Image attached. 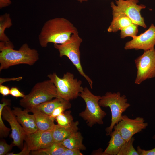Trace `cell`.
<instances>
[{"instance_id":"obj_1","label":"cell","mask_w":155,"mask_h":155,"mask_svg":"<svg viewBox=\"0 0 155 155\" xmlns=\"http://www.w3.org/2000/svg\"><path fill=\"white\" fill-rule=\"evenodd\" d=\"M78 32L73 24L63 18L49 20L44 24L38 36L41 46L46 47L49 43L61 44L68 40L73 33Z\"/></svg>"},{"instance_id":"obj_2","label":"cell","mask_w":155,"mask_h":155,"mask_svg":"<svg viewBox=\"0 0 155 155\" xmlns=\"http://www.w3.org/2000/svg\"><path fill=\"white\" fill-rule=\"evenodd\" d=\"M11 42H0V71L10 67L20 64L33 65L39 59L37 51L31 49L27 43L18 50L13 49Z\"/></svg>"},{"instance_id":"obj_3","label":"cell","mask_w":155,"mask_h":155,"mask_svg":"<svg viewBox=\"0 0 155 155\" xmlns=\"http://www.w3.org/2000/svg\"><path fill=\"white\" fill-rule=\"evenodd\" d=\"M58 96L56 88L50 79L38 82L30 92L20 100V105L28 110Z\"/></svg>"},{"instance_id":"obj_4","label":"cell","mask_w":155,"mask_h":155,"mask_svg":"<svg viewBox=\"0 0 155 155\" xmlns=\"http://www.w3.org/2000/svg\"><path fill=\"white\" fill-rule=\"evenodd\" d=\"M127 100L126 96L121 95L119 92H107L101 96L99 101V105L104 107H109L111 114V124L105 129L107 136L110 135L114 126L122 120L123 113L130 106Z\"/></svg>"},{"instance_id":"obj_5","label":"cell","mask_w":155,"mask_h":155,"mask_svg":"<svg viewBox=\"0 0 155 155\" xmlns=\"http://www.w3.org/2000/svg\"><path fill=\"white\" fill-rule=\"evenodd\" d=\"M79 96L84 100L86 107L79 115L86 121L87 125L91 127L96 124H103V120L107 113L101 108L99 104L101 96L94 95L86 87L84 88Z\"/></svg>"},{"instance_id":"obj_6","label":"cell","mask_w":155,"mask_h":155,"mask_svg":"<svg viewBox=\"0 0 155 155\" xmlns=\"http://www.w3.org/2000/svg\"><path fill=\"white\" fill-rule=\"evenodd\" d=\"M47 76L55 86L58 96L67 101L77 98L84 89L82 81L75 78L73 74L70 72L64 74L62 78L55 73Z\"/></svg>"},{"instance_id":"obj_7","label":"cell","mask_w":155,"mask_h":155,"mask_svg":"<svg viewBox=\"0 0 155 155\" xmlns=\"http://www.w3.org/2000/svg\"><path fill=\"white\" fill-rule=\"evenodd\" d=\"M82 40L79 36L78 32L73 34L70 38L61 44H54V47L59 51V56L67 57L76 68L79 73L88 83L91 89L93 82L83 71L80 60V47Z\"/></svg>"},{"instance_id":"obj_8","label":"cell","mask_w":155,"mask_h":155,"mask_svg":"<svg viewBox=\"0 0 155 155\" xmlns=\"http://www.w3.org/2000/svg\"><path fill=\"white\" fill-rule=\"evenodd\" d=\"M139 0H116L115 5L114 2L111 3L112 11L123 13L127 16L134 24L144 28L146 26L144 18L140 13L141 10L146 7L142 4L138 5Z\"/></svg>"},{"instance_id":"obj_9","label":"cell","mask_w":155,"mask_h":155,"mask_svg":"<svg viewBox=\"0 0 155 155\" xmlns=\"http://www.w3.org/2000/svg\"><path fill=\"white\" fill-rule=\"evenodd\" d=\"M137 75L135 83L140 84L147 79L155 77V49L144 51L135 60Z\"/></svg>"},{"instance_id":"obj_10","label":"cell","mask_w":155,"mask_h":155,"mask_svg":"<svg viewBox=\"0 0 155 155\" xmlns=\"http://www.w3.org/2000/svg\"><path fill=\"white\" fill-rule=\"evenodd\" d=\"M148 126V123L145 122L142 117H138L131 119L124 115H122V120L114 126L113 129L117 130L127 142L135 134L142 131Z\"/></svg>"},{"instance_id":"obj_11","label":"cell","mask_w":155,"mask_h":155,"mask_svg":"<svg viewBox=\"0 0 155 155\" xmlns=\"http://www.w3.org/2000/svg\"><path fill=\"white\" fill-rule=\"evenodd\" d=\"M2 116L3 119L7 121L11 126L12 130L11 137L13 139L12 142L15 146L22 150L26 133L9 106H5L4 107L2 112Z\"/></svg>"},{"instance_id":"obj_12","label":"cell","mask_w":155,"mask_h":155,"mask_svg":"<svg viewBox=\"0 0 155 155\" xmlns=\"http://www.w3.org/2000/svg\"><path fill=\"white\" fill-rule=\"evenodd\" d=\"M155 45V26L152 24L144 32L127 42L124 48L125 50L142 49L145 51L154 49Z\"/></svg>"},{"instance_id":"obj_13","label":"cell","mask_w":155,"mask_h":155,"mask_svg":"<svg viewBox=\"0 0 155 155\" xmlns=\"http://www.w3.org/2000/svg\"><path fill=\"white\" fill-rule=\"evenodd\" d=\"M24 140L31 151L47 148L54 142L51 130L35 132L26 134Z\"/></svg>"},{"instance_id":"obj_14","label":"cell","mask_w":155,"mask_h":155,"mask_svg":"<svg viewBox=\"0 0 155 155\" xmlns=\"http://www.w3.org/2000/svg\"><path fill=\"white\" fill-rule=\"evenodd\" d=\"M12 111L26 134L34 133L38 129L34 115L29 114L28 109L22 110L20 108L14 107Z\"/></svg>"},{"instance_id":"obj_15","label":"cell","mask_w":155,"mask_h":155,"mask_svg":"<svg viewBox=\"0 0 155 155\" xmlns=\"http://www.w3.org/2000/svg\"><path fill=\"white\" fill-rule=\"evenodd\" d=\"M78 121H74L70 126L67 127L61 126L55 124L51 130L54 142H61L68 138L74 133L78 131Z\"/></svg>"},{"instance_id":"obj_16","label":"cell","mask_w":155,"mask_h":155,"mask_svg":"<svg viewBox=\"0 0 155 155\" xmlns=\"http://www.w3.org/2000/svg\"><path fill=\"white\" fill-rule=\"evenodd\" d=\"M34 115L38 130L42 131L51 130L55 125L54 120L36 107L28 110Z\"/></svg>"},{"instance_id":"obj_17","label":"cell","mask_w":155,"mask_h":155,"mask_svg":"<svg viewBox=\"0 0 155 155\" xmlns=\"http://www.w3.org/2000/svg\"><path fill=\"white\" fill-rule=\"evenodd\" d=\"M110 135L111 137L110 140L104 152L105 155H117L126 141L117 130L114 129Z\"/></svg>"},{"instance_id":"obj_18","label":"cell","mask_w":155,"mask_h":155,"mask_svg":"<svg viewBox=\"0 0 155 155\" xmlns=\"http://www.w3.org/2000/svg\"><path fill=\"white\" fill-rule=\"evenodd\" d=\"M113 19L107 29L109 32H115L132 23L131 20L125 14L112 11Z\"/></svg>"},{"instance_id":"obj_19","label":"cell","mask_w":155,"mask_h":155,"mask_svg":"<svg viewBox=\"0 0 155 155\" xmlns=\"http://www.w3.org/2000/svg\"><path fill=\"white\" fill-rule=\"evenodd\" d=\"M66 148L61 142H54L46 148L31 151L30 154L33 155H62Z\"/></svg>"},{"instance_id":"obj_20","label":"cell","mask_w":155,"mask_h":155,"mask_svg":"<svg viewBox=\"0 0 155 155\" xmlns=\"http://www.w3.org/2000/svg\"><path fill=\"white\" fill-rule=\"evenodd\" d=\"M69 102V101L61 98L57 97L42 103L35 107L43 113L50 116L56 108L67 104Z\"/></svg>"},{"instance_id":"obj_21","label":"cell","mask_w":155,"mask_h":155,"mask_svg":"<svg viewBox=\"0 0 155 155\" xmlns=\"http://www.w3.org/2000/svg\"><path fill=\"white\" fill-rule=\"evenodd\" d=\"M83 137L81 134L78 131L61 142L67 148L85 150L86 147L83 144Z\"/></svg>"},{"instance_id":"obj_22","label":"cell","mask_w":155,"mask_h":155,"mask_svg":"<svg viewBox=\"0 0 155 155\" xmlns=\"http://www.w3.org/2000/svg\"><path fill=\"white\" fill-rule=\"evenodd\" d=\"M10 15L8 13L0 16V41L5 43L10 42L8 37L5 33L6 29L9 28L12 25Z\"/></svg>"},{"instance_id":"obj_23","label":"cell","mask_w":155,"mask_h":155,"mask_svg":"<svg viewBox=\"0 0 155 155\" xmlns=\"http://www.w3.org/2000/svg\"><path fill=\"white\" fill-rule=\"evenodd\" d=\"M2 103L0 104V136L1 138L7 137L9 133L10 129L6 127L3 121L2 112L4 107L11 104V100L3 98L1 100Z\"/></svg>"},{"instance_id":"obj_24","label":"cell","mask_w":155,"mask_h":155,"mask_svg":"<svg viewBox=\"0 0 155 155\" xmlns=\"http://www.w3.org/2000/svg\"><path fill=\"white\" fill-rule=\"evenodd\" d=\"M71 113L70 110L67 111L57 116L55 119L57 124L63 127L70 126L74 121Z\"/></svg>"},{"instance_id":"obj_25","label":"cell","mask_w":155,"mask_h":155,"mask_svg":"<svg viewBox=\"0 0 155 155\" xmlns=\"http://www.w3.org/2000/svg\"><path fill=\"white\" fill-rule=\"evenodd\" d=\"M134 140L135 139L133 137L126 142L122 147L117 155H139L133 146Z\"/></svg>"},{"instance_id":"obj_26","label":"cell","mask_w":155,"mask_h":155,"mask_svg":"<svg viewBox=\"0 0 155 155\" xmlns=\"http://www.w3.org/2000/svg\"><path fill=\"white\" fill-rule=\"evenodd\" d=\"M138 25L132 23L121 30L120 37L124 38L127 37L132 38L137 36L138 31Z\"/></svg>"},{"instance_id":"obj_27","label":"cell","mask_w":155,"mask_h":155,"mask_svg":"<svg viewBox=\"0 0 155 155\" xmlns=\"http://www.w3.org/2000/svg\"><path fill=\"white\" fill-rule=\"evenodd\" d=\"M71 107V104L70 102L67 104L60 106L53 110L50 117L55 120L57 116L63 113L65 110L70 109Z\"/></svg>"},{"instance_id":"obj_28","label":"cell","mask_w":155,"mask_h":155,"mask_svg":"<svg viewBox=\"0 0 155 155\" xmlns=\"http://www.w3.org/2000/svg\"><path fill=\"white\" fill-rule=\"evenodd\" d=\"M15 145L12 142L11 144H8L3 139L0 141V155H6L8 152L10 151Z\"/></svg>"},{"instance_id":"obj_29","label":"cell","mask_w":155,"mask_h":155,"mask_svg":"<svg viewBox=\"0 0 155 155\" xmlns=\"http://www.w3.org/2000/svg\"><path fill=\"white\" fill-rule=\"evenodd\" d=\"M31 151L29 149L28 147L25 142L23 147L22 151L20 152L17 153H13V152L8 153L6 155H28L30 154Z\"/></svg>"},{"instance_id":"obj_30","label":"cell","mask_w":155,"mask_h":155,"mask_svg":"<svg viewBox=\"0 0 155 155\" xmlns=\"http://www.w3.org/2000/svg\"><path fill=\"white\" fill-rule=\"evenodd\" d=\"M137 150L139 155H155V148L149 150L142 149L139 146L137 147Z\"/></svg>"},{"instance_id":"obj_31","label":"cell","mask_w":155,"mask_h":155,"mask_svg":"<svg viewBox=\"0 0 155 155\" xmlns=\"http://www.w3.org/2000/svg\"><path fill=\"white\" fill-rule=\"evenodd\" d=\"M10 94L16 97H21L23 98L25 95L21 92L18 88L13 87L10 89Z\"/></svg>"},{"instance_id":"obj_32","label":"cell","mask_w":155,"mask_h":155,"mask_svg":"<svg viewBox=\"0 0 155 155\" xmlns=\"http://www.w3.org/2000/svg\"><path fill=\"white\" fill-rule=\"evenodd\" d=\"M80 150L76 149L66 148L62 155H82Z\"/></svg>"},{"instance_id":"obj_33","label":"cell","mask_w":155,"mask_h":155,"mask_svg":"<svg viewBox=\"0 0 155 155\" xmlns=\"http://www.w3.org/2000/svg\"><path fill=\"white\" fill-rule=\"evenodd\" d=\"M10 89L8 86L2 84L0 85V93L3 96H6L10 94Z\"/></svg>"},{"instance_id":"obj_34","label":"cell","mask_w":155,"mask_h":155,"mask_svg":"<svg viewBox=\"0 0 155 155\" xmlns=\"http://www.w3.org/2000/svg\"><path fill=\"white\" fill-rule=\"evenodd\" d=\"M22 79V77H19L17 78H0V85L2 84L3 83L5 82L11 81H19Z\"/></svg>"},{"instance_id":"obj_35","label":"cell","mask_w":155,"mask_h":155,"mask_svg":"<svg viewBox=\"0 0 155 155\" xmlns=\"http://www.w3.org/2000/svg\"><path fill=\"white\" fill-rule=\"evenodd\" d=\"M11 3L10 0H0V8L2 9L9 6Z\"/></svg>"},{"instance_id":"obj_36","label":"cell","mask_w":155,"mask_h":155,"mask_svg":"<svg viewBox=\"0 0 155 155\" xmlns=\"http://www.w3.org/2000/svg\"><path fill=\"white\" fill-rule=\"evenodd\" d=\"M78 1L80 2L81 3L83 1H87L88 0H78Z\"/></svg>"},{"instance_id":"obj_37","label":"cell","mask_w":155,"mask_h":155,"mask_svg":"<svg viewBox=\"0 0 155 155\" xmlns=\"http://www.w3.org/2000/svg\"><path fill=\"white\" fill-rule=\"evenodd\" d=\"M152 138L154 139L155 140V135H154Z\"/></svg>"}]
</instances>
